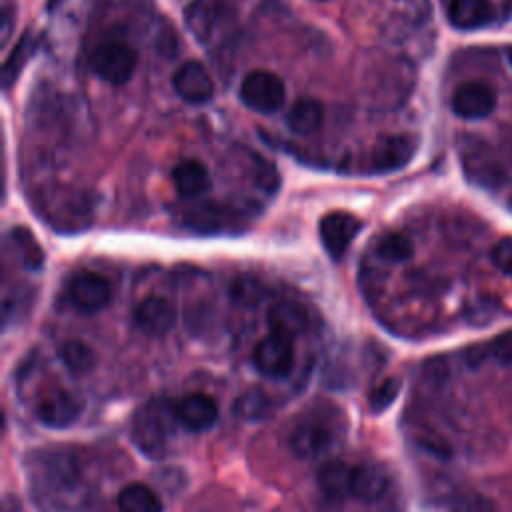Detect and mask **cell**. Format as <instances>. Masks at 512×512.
Here are the masks:
<instances>
[{
  "label": "cell",
  "instance_id": "5b68a950",
  "mask_svg": "<svg viewBox=\"0 0 512 512\" xmlns=\"http://www.w3.org/2000/svg\"><path fill=\"white\" fill-rule=\"evenodd\" d=\"M334 442L332 428L318 416L302 418L288 434V446L294 456L302 460H312L330 450Z\"/></svg>",
  "mask_w": 512,
  "mask_h": 512
},
{
  "label": "cell",
  "instance_id": "d6a6232c",
  "mask_svg": "<svg viewBox=\"0 0 512 512\" xmlns=\"http://www.w3.org/2000/svg\"><path fill=\"white\" fill-rule=\"evenodd\" d=\"M510 62H512V50H510Z\"/></svg>",
  "mask_w": 512,
  "mask_h": 512
},
{
  "label": "cell",
  "instance_id": "7a4b0ae2",
  "mask_svg": "<svg viewBox=\"0 0 512 512\" xmlns=\"http://www.w3.org/2000/svg\"><path fill=\"white\" fill-rule=\"evenodd\" d=\"M136 50L124 42L112 40L102 42L94 48L90 56V66L98 78H102L108 84L120 86L128 82L136 70Z\"/></svg>",
  "mask_w": 512,
  "mask_h": 512
},
{
  "label": "cell",
  "instance_id": "30bf717a",
  "mask_svg": "<svg viewBox=\"0 0 512 512\" xmlns=\"http://www.w3.org/2000/svg\"><path fill=\"white\" fill-rule=\"evenodd\" d=\"M416 152V140L410 134L380 136L370 150V168L374 172H396L404 168Z\"/></svg>",
  "mask_w": 512,
  "mask_h": 512
},
{
  "label": "cell",
  "instance_id": "d4e9b609",
  "mask_svg": "<svg viewBox=\"0 0 512 512\" xmlns=\"http://www.w3.org/2000/svg\"><path fill=\"white\" fill-rule=\"evenodd\" d=\"M376 254L386 262L398 264V262H406L408 258H412L414 246H412V240L406 234L390 232V234L380 238V242L376 246Z\"/></svg>",
  "mask_w": 512,
  "mask_h": 512
},
{
  "label": "cell",
  "instance_id": "4dcf8cb0",
  "mask_svg": "<svg viewBox=\"0 0 512 512\" xmlns=\"http://www.w3.org/2000/svg\"><path fill=\"white\" fill-rule=\"evenodd\" d=\"M492 262L498 270L512 276V236L502 238L492 248Z\"/></svg>",
  "mask_w": 512,
  "mask_h": 512
},
{
  "label": "cell",
  "instance_id": "7c38bea8",
  "mask_svg": "<svg viewBox=\"0 0 512 512\" xmlns=\"http://www.w3.org/2000/svg\"><path fill=\"white\" fill-rule=\"evenodd\" d=\"M82 402L68 390H52L36 404V418L50 428H66L78 420Z\"/></svg>",
  "mask_w": 512,
  "mask_h": 512
},
{
  "label": "cell",
  "instance_id": "9a60e30c",
  "mask_svg": "<svg viewBox=\"0 0 512 512\" xmlns=\"http://www.w3.org/2000/svg\"><path fill=\"white\" fill-rule=\"evenodd\" d=\"M390 486L388 472L374 462H364L352 468V496L362 502L380 500Z\"/></svg>",
  "mask_w": 512,
  "mask_h": 512
},
{
  "label": "cell",
  "instance_id": "83f0119b",
  "mask_svg": "<svg viewBox=\"0 0 512 512\" xmlns=\"http://www.w3.org/2000/svg\"><path fill=\"white\" fill-rule=\"evenodd\" d=\"M402 388V382L398 378H386L382 384H378L370 394H368V408L378 414V412H384L398 396Z\"/></svg>",
  "mask_w": 512,
  "mask_h": 512
},
{
  "label": "cell",
  "instance_id": "ffe728a7",
  "mask_svg": "<svg viewBox=\"0 0 512 512\" xmlns=\"http://www.w3.org/2000/svg\"><path fill=\"white\" fill-rule=\"evenodd\" d=\"M492 18L490 0H450L448 20L460 30H474L488 24Z\"/></svg>",
  "mask_w": 512,
  "mask_h": 512
},
{
  "label": "cell",
  "instance_id": "4fadbf2b",
  "mask_svg": "<svg viewBox=\"0 0 512 512\" xmlns=\"http://www.w3.org/2000/svg\"><path fill=\"white\" fill-rule=\"evenodd\" d=\"M134 322L148 336H164L176 324V308L162 296H148L136 306Z\"/></svg>",
  "mask_w": 512,
  "mask_h": 512
},
{
  "label": "cell",
  "instance_id": "f1b7e54d",
  "mask_svg": "<svg viewBox=\"0 0 512 512\" xmlns=\"http://www.w3.org/2000/svg\"><path fill=\"white\" fill-rule=\"evenodd\" d=\"M264 296V288L260 282L252 280V278H238L234 284H232V298L238 302V304H244V306H254L262 300Z\"/></svg>",
  "mask_w": 512,
  "mask_h": 512
},
{
  "label": "cell",
  "instance_id": "836d02e7",
  "mask_svg": "<svg viewBox=\"0 0 512 512\" xmlns=\"http://www.w3.org/2000/svg\"><path fill=\"white\" fill-rule=\"evenodd\" d=\"M318 2H326V0H318Z\"/></svg>",
  "mask_w": 512,
  "mask_h": 512
},
{
  "label": "cell",
  "instance_id": "f546056e",
  "mask_svg": "<svg viewBox=\"0 0 512 512\" xmlns=\"http://www.w3.org/2000/svg\"><path fill=\"white\" fill-rule=\"evenodd\" d=\"M486 356L494 358L500 364H512V330H506L498 334L488 346H486Z\"/></svg>",
  "mask_w": 512,
  "mask_h": 512
},
{
  "label": "cell",
  "instance_id": "d6986e66",
  "mask_svg": "<svg viewBox=\"0 0 512 512\" xmlns=\"http://www.w3.org/2000/svg\"><path fill=\"white\" fill-rule=\"evenodd\" d=\"M322 118H324L322 102L312 96H304L294 100V104L290 106L286 114V124L294 134L310 136L322 126Z\"/></svg>",
  "mask_w": 512,
  "mask_h": 512
},
{
  "label": "cell",
  "instance_id": "8fae6325",
  "mask_svg": "<svg viewBox=\"0 0 512 512\" xmlns=\"http://www.w3.org/2000/svg\"><path fill=\"white\" fill-rule=\"evenodd\" d=\"M176 94L188 104H206L214 96V82L208 68L196 60L180 64L172 76Z\"/></svg>",
  "mask_w": 512,
  "mask_h": 512
},
{
  "label": "cell",
  "instance_id": "484cf974",
  "mask_svg": "<svg viewBox=\"0 0 512 512\" xmlns=\"http://www.w3.org/2000/svg\"><path fill=\"white\" fill-rule=\"evenodd\" d=\"M34 44L36 40L30 38V34H24L20 38V42L16 44L14 52L10 54V58L4 64V88H10V84L16 80V76L20 74V70L24 68L26 60L32 56L34 52Z\"/></svg>",
  "mask_w": 512,
  "mask_h": 512
},
{
  "label": "cell",
  "instance_id": "1f68e13d",
  "mask_svg": "<svg viewBox=\"0 0 512 512\" xmlns=\"http://www.w3.org/2000/svg\"><path fill=\"white\" fill-rule=\"evenodd\" d=\"M456 512H492V506H490V502H486L484 498L472 496V498L462 500L460 506L456 508Z\"/></svg>",
  "mask_w": 512,
  "mask_h": 512
},
{
  "label": "cell",
  "instance_id": "5bb4252c",
  "mask_svg": "<svg viewBox=\"0 0 512 512\" xmlns=\"http://www.w3.org/2000/svg\"><path fill=\"white\" fill-rule=\"evenodd\" d=\"M176 418L186 430L204 432L216 422L218 406L208 394L192 392L176 404Z\"/></svg>",
  "mask_w": 512,
  "mask_h": 512
},
{
  "label": "cell",
  "instance_id": "3957f363",
  "mask_svg": "<svg viewBox=\"0 0 512 512\" xmlns=\"http://www.w3.org/2000/svg\"><path fill=\"white\" fill-rule=\"evenodd\" d=\"M240 100L254 112H276L286 100V88L278 74L270 70H252L240 84Z\"/></svg>",
  "mask_w": 512,
  "mask_h": 512
},
{
  "label": "cell",
  "instance_id": "ac0fdd59",
  "mask_svg": "<svg viewBox=\"0 0 512 512\" xmlns=\"http://www.w3.org/2000/svg\"><path fill=\"white\" fill-rule=\"evenodd\" d=\"M316 482L328 500H344L352 496V466L342 460H328L318 468Z\"/></svg>",
  "mask_w": 512,
  "mask_h": 512
},
{
  "label": "cell",
  "instance_id": "e0dca14e",
  "mask_svg": "<svg viewBox=\"0 0 512 512\" xmlns=\"http://www.w3.org/2000/svg\"><path fill=\"white\" fill-rule=\"evenodd\" d=\"M172 182L182 198H198L210 188V174L204 162L184 158L172 168Z\"/></svg>",
  "mask_w": 512,
  "mask_h": 512
},
{
  "label": "cell",
  "instance_id": "7402d4cb",
  "mask_svg": "<svg viewBox=\"0 0 512 512\" xmlns=\"http://www.w3.org/2000/svg\"><path fill=\"white\" fill-rule=\"evenodd\" d=\"M270 412H272V398L260 388L246 390L234 400V414L242 420H252V422L262 420Z\"/></svg>",
  "mask_w": 512,
  "mask_h": 512
},
{
  "label": "cell",
  "instance_id": "ba28073f",
  "mask_svg": "<svg viewBox=\"0 0 512 512\" xmlns=\"http://www.w3.org/2000/svg\"><path fill=\"white\" fill-rule=\"evenodd\" d=\"M496 90L482 80H466L452 94V110L466 120H480L494 112Z\"/></svg>",
  "mask_w": 512,
  "mask_h": 512
},
{
  "label": "cell",
  "instance_id": "6da1fadb",
  "mask_svg": "<svg viewBox=\"0 0 512 512\" xmlns=\"http://www.w3.org/2000/svg\"><path fill=\"white\" fill-rule=\"evenodd\" d=\"M236 16L234 0H194L188 4L184 18L188 30L198 42L208 44Z\"/></svg>",
  "mask_w": 512,
  "mask_h": 512
},
{
  "label": "cell",
  "instance_id": "9c48e42d",
  "mask_svg": "<svg viewBox=\"0 0 512 512\" xmlns=\"http://www.w3.org/2000/svg\"><path fill=\"white\" fill-rule=\"evenodd\" d=\"M132 440L150 458H160L166 452V428L158 406L148 404L138 410L132 420Z\"/></svg>",
  "mask_w": 512,
  "mask_h": 512
},
{
  "label": "cell",
  "instance_id": "2e32d148",
  "mask_svg": "<svg viewBox=\"0 0 512 512\" xmlns=\"http://www.w3.org/2000/svg\"><path fill=\"white\" fill-rule=\"evenodd\" d=\"M266 322L274 334L292 340L294 336L302 334L308 328V312L300 302L282 300L268 310Z\"/></svg>",
  "mask_w": 512,
  "mask_h": 512
},
{
  "label": "cell",
  "instance_id": "52a82bcc",
  "mask_svg": "<svg viewBox=\"0 0 512 512\" xmlns=\"http://www.w3.org/2000/svg\"><path fill=\"white\" fill-rule=\"evenodd\" d=\"M252 360H254V366L258 368V372H262L264 376L284 378L290 374L292 364H294L292 340L270 332L254 346Z\"/></svg>",
  "mask_w": 512,
  "mask_h": 512
},
{
  "label": "cell",
  "instance_id": "44dd1931",
  "mask_svg": "<svg viewBox=\"0 0 512 512\" xmlns=\"http://www.w3.org/2000/svg\"><path fill=\"white\" fill-rule=\"evenodd\" d=\"M118 508L120 512H162V502L150 486L134 482L120 490Z\"/></svg>",
  "mask_w": 512,
  "mask_h": 512
},
{
  "label": "cell",
  "instance_id": "8992f818",
  "mask_svg": "<svg viewBox=\"0 0 512 512\" xmlns=\"http://www.w3.org/2000/svg\"><path fill=\"white\" fill-rule=\"evenodd\" d=\"M362 220L346 210H332L322 216L318 230L320 240L332 260H340L348 250L350 242L358 236Z\"/></svg>",
  "mask_w": 512,
  "mask_h": 512
},
{
  "label": "cell",
  "instance_id": "603a6c76",
  "mask_svg": "<svg viewBox=\"0 0 512 512\" xmlns=\"http://www.w3.org/2000/svg\"><path fill=\"white\" fill-rule=\"evenodd\" d=\"M60 360L72 374H86L96 364L94 350L78 338H70L60 346Z\"/></svg>",
  "mask_w": 512,
  "mask_h": 512
},
{
  "label": "cell",
  "instance_id": "cb8c5ba5",
  "mask_svg": "<svg viewBox=\"0 0 512 512\" xmlns=\"http://www.w3.org/2000/svg\"><path fill=\"white\" fill-rule=\"evenodd\" d=\"M10 238L14 242L16 254L20 256L24 266L32 268V270H38L42 266V262H44V252H42L38 240L32 236V232H28L26 228L18 226V228L10 230Z\"/></svg>",
  "mask_w": 512,
  "mask_h": 512
},
{
  "label": "cell",
  "instance_id": "4316f807",
  "mask_svg": "<svg viewBox=\"0 0 512 512\" xmlns=\"http://www.w3.org/2000/svg\"><path fill=\"white\" fill-rule=\"evenodd\" d=\"M222 216L228 218V216H226V208L216 206V204H206V206H200V208L188 212L186 218H188V224H190L192 228H198V230H216V228L222 226V222L226 224V220H222Z\"/></svg>",
  "mask_w": 512,
  "mask_h": 512
},
{
  "label": "cell",
  "instance_id": "277c9868",
  "mask_svg": "<svg viewBox=\"0 0 512 512\" xmlns=\"http://www.w3.org/2000/svg\"><path fill=\"white\" fill-rule=\"evenodd\" d=\"M110 298V282L98 272L82 270L74 274L68 282V300L82 314H94L102 310L110 302Z\"/></svg>",
  "mask_w": 512,
  "mask_h": 512
}]
</instances>
